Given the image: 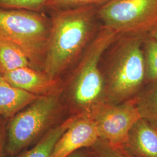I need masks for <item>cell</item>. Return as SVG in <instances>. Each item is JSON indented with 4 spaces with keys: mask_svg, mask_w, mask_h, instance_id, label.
Here are the masks:
<instances>
[{
    "mask_svg": "<svg viewBox=\"0 0 157 157\" xmlns=\"http://www.w3.org/2000/svg\"><path fill=\"white\" fill-rule=\"evenodd\" d=\"M27 67H33L22 51L0 36L1 75L17 68Z\"/></svg>",
    "mask_w": 157,
    "mask_h": 157,
    "instance_id": "7c38bea8",
    "label": "cell"
},
{
    "mask_svg": "<svg viewBox=\"0 0 157 157\" xmlns=\"http://www.w3.org/2000/svg\"><path fill=\"white\" fill-rule=\"evenodd\" d=\"M147 35H127L118 43L105 80L106 101L119 104L136 97L146 84L143 42Z\"/></svg>",
    "mask_w": 157,
    "mask_h": 157,
    "instance_id": "3957f363",
    "label": "cell"
},
{
    "mask_svg": "<svg viewBox=\"0 0 157 157\" xmlns=\"http://www.w3.org/2000/svg\"><path fill=\"white\" fill-rule=\"evenodd\" d=\"M108 0H48L45 8L59 11L87 6H101Z\"/></svg>",
    "mask_w": 157,
    "mask_h": 157,
    "instance_id": "2e32d148",
    "label": "cell"
},
{
    "mask_svg": "<svg viewBox=\"0 0 157 157\" xmlns=\"http://www.w3.org/2000/svg\"><path fill=\"white\" fill-rule=\"evenodd\" d=\"M95 124L98 139L111 146L122 147L140 113L135 98L119 104L102 102L89 115Z\"/></svg>",
    "mask_w": 157,
    "mask_h": 157,
    "instance_id": "52a82bcc",
    "label": "cell"
},
{
    "mask_svg": "<svg viewBox=\"0 0 157 157\" xmlns=\"http://www.w3.org/2000/svg\"><path fill=\"white\" fill-rule=\"evenodd\" d=\"M91 149L94 157H135L124 148L111 146L99 139Z\"/></svg>",
    "mask_w": 157,
    "mask_h": 157,
    "instance_id": "e0dca14e",
    "label": "cell"
},
{
    "mask_svg": "<svg viewBox=\"0 0 157 157\" xmlns=\"http://www.w3.org/2000/svg\"><path fill=\"white\" fill-rule=\"evenodd\" d=\"M51 26L37 12L0 8V36L22 51L34 68L43 67Z\"/></svg>",
    "mask_w": 157,
    "mask_h": 157,
    "instance_id": "277c9868",
    "label": "cell"
},
{
    "mask_svg": "<svg viewBox=\"0 0 157 157\" xmlns=\"http://www.w3.org/2000/svg\"><path fill=\"white\" fill-rule=\"evenodd\" d=\"M97 9L87 6L54 11L43 65L50 77L57 78L89 45Z\"/></svg>",
    "mask_w": 157,
    "mask_h": 157,
    "instance_id": "6da1fadb",
    "label": "cell"
},
{
    "mask_svg": "<svg viewBox=\"0 0 157 157\" xmlns=\"http://www.w3.org/2000/svg\"><path fill=\"white\" fill-rule=\"evenodd\" d=\"M146 84L157 80V41L147 35L143 42Z\"/></svg>",
    "mask_w": 157,
    "mask_h": 157,
    "instance_id": "9a60e30c",
    "label": "cell"
},
{
    "mask_svg": "<svg viewBox=\"0 0 157 157\" xmlns=\"http://www.w3.org/2000/svg\"><path fill=\"white\" fill-rule=\"evenodd\" d=\"M147 35L149 37H151L154 39L156 40L157 41V24L152 29Z\"/></svg>",
    "mask_w": 157,
    "mask_h": 157,
    "instance_id": "ffe728a7",
    "label": "cell"
},
{
    "mask_svg": "<svg viewBox=\"0 0 157 157\" xmlns=\"http://www.w3.org/2000/svg\"><path fill=\"white\" fill-rule=\"evenodd\" d=\"M155 127H156V128L157 129V126H155Z\"/></svg>",
    "mask_w": 157,
    "mask_h": 157,
    "instance_id": "7402d4cb",
    "label": "cell"
},
{
    "mask_svg": "<svg viewBox=\"0 0 157 157\" xmlns=\"http://www.w3.org/2000/svg\"><path fill=\"white\" fill-rule=\"evenodd\" d=\"M39 97L15 87L0 76V115L13 117Z\"/></svg>",
    "mask_w": 157,
    "mask_h": 157,
    "instance_id": "8fae6325",
    "label": "cell"
},
{
    "mask_svg": "<svg viewBox=\"0 0 157 157\" xmlns=\"http://www.w3.org/2000/svg\"><path fill=\"white\" fill-rule=\"evenodd\" d=\"M0 76H1V74H0Z\"/></svg>",
    "mask_w": 157,
    "mask_h": 157,
    "instance_id": "603a6c76",
    "label": "cell"
},
{
    "mask_svg": "<svg viewBox=\"0 0 157 157\" xmlns=\"http://www.w3.org/2000/svg\"><path fill=\"white\" fill-rule=\"evenodd\" d=\"M59 93L40 96L13 117L8 129L7 150L14 154L40 135L55 118Z\"/></svg>",
    "mask_w": 157,
    "mask_h": 157,
    "instance_id": "8992f818",
    "label": "cell"
},
{
    "mask_svg": "<svg viewBox=\"0 0 157 157\" xmlns=\"http://www.w3.org/2000/svg\"><path fill=\"white\" fill-rule=\"evenodd\" d=\"M12 86L38 96L60 93L58 78L30 67H20L2 75Z\"/></svg>",
    "mask_w": 157,
    "mask_h": 157,
    "instance_id": "9c48e42d",
    "label": "cell"
},
{
    "mask_svg": "<svg viewBox=\"0 0 157 157\" xmlns=\"http://www.w3.org/2000/svg\"><path fill=\"white\" fill-rule=\"evenodd\" d=\"M117 36L115 32L103 26L84 50L70 86L74 115L89 116L94 108L106 101L105 80L100 63Z\"/></svg>",
    "mask_w": 157,
    "mask_h": 157,
    "instance_id": "7a4b0ae2",
    "label": "cell"
},
{
    "mask_svg": "<svg viewBox=\"0 0 157 157\" xmlns=\"http://www.w3.org/2000/svg\"><path fill=\"white\" fill-rule=\"evenodd\" d=\"M76 115L50 129L38 144L20 157H51L57 141L73 122Z\"/></svg>",
    "mask_w": 157,
    "mask_h": 157,
    "instance_id": "4fadbf2b",
    "label": "cell"
},
{
    "mask_svg": "<svg viewBox=\"0 0 157 157\" xmlns=\"http://www.w3.org/2000/svg\"><path fill=\"white\" fill-rule=\"evenodd\" d=\"M98 139L93 119L87 115H76L73 122L57 141L51 157H67L82 148H91Z\"/></svg>",
    "mask_w": 157,
    "mask_h": 157,
    "instance_id": "ba28073f",
    "label": "cell"
},
{
    "mask_svg": "<svg viewBox=\"0 0 157 157\" xmlns=\"http://www.w3.org/2000/svg\"><path fill=\"white\" fill-rule=\"evenodd\" d=\"M2 147V130L0 127V157H1Z\"/></svg>",
    "mask_w": 157,
    "mask_h": 157,
    "instance_id": "44dd1931",
    "label": "cell"
},
{
    "mask_svg": "<svg viewBox=\"0 0 157 157\" xmlns=\"http://www.w3.org/2000/svg\"><path fill=\"white\" fill-rule=\"evenodd\" d=\"M97 17L118 34L147 35L157 24V0H108Z\"/></svg>",
    "mask_w": 157,
    "mask_h": 157,
    "instance_id": "5b68a950",
    "label": "cell"
},
{
    "mask_svg": "<svg viewBox=\"0 0 157 157\" xmlns=\"http://www.w3.org/2000/svg\"><path fill=\"white\" fill-rule=\"evenodd\" d=\"M124 148L135 157H157L156 127L141 118L130 130Z\"/></svg>",
    "mask_w": 157,
    "mask_h": 157,
    "instance_id": "30bf717a",
    "label": "cell"
},
{
    "mask_svg": "<svg viewBox=\"0 0 157 157\" xmlns=\"http://www.w3.org/2000/svg\"><path fill=\"white\" fill-rule=\"evenodd\" d=\"M48 0H0V8L18 9L39 12Z\"/></svg>",
    "mask_w": 157,
    "mask_h": 157,
    "instance_id": "ac0fdd59",
    "label": "cell"
},
{
    "mask_svg": "<svg viewBox=\"0 0 157 157\" xmlns=\"http://www.w3.org/2000/svg\"><path fill=\"white\" fill-rule=\"evenodd\" d=\"M66 157H94L91 148H84L78 150Z\"/></svg>",
    "mask_w": 157,
    "mask_h": 157,
    "instance_id": "d6986e66",
    "label": "cell"
},
{
    "mask_svg": "<svg viewBox=\"0 0 157 157\" xmlns=\"http://www.w3.org/2000/svg\"><path fill=\"white\" fill-rule=\"evenodd\" d=\"M135 97L141 117L157 126V80L148 83Z\"/></svg>",
    "mask_w": 157,
    "mask_h": 157,
    "instance_id": "5bb4252c",
    "label": "cell"
}]
</instances>
